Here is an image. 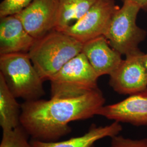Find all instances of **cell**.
I'll return each instance as SVG.
<instances>
[{
    "mask_svg": "<svg viewBox=\"0 0 147 147\" xmlns=\"http://www.w3.org/2000/svg\"><path fill=\"white\" fill-rule=\"evenodd\" d=\"M83 44L64 32L53 30L36 39L28 54L42 80L50 81L82 52Z\"/></svg>",
    "mask_w": 147,
    "mask_h": 147,
    "instance_id": "2",
    "label": "cell"
},
{
    "mask_svg": "<svg viewBox=\"0 0 147 147\" xmlns=\"http://www.w3.org/2000/svg\"><path fill=\"white\" fill-rule=\"evenodd\" d=\"M26 131L21 125L9 131H2L0 147H32Z\"/></svg>",
    "mask_w": 147,
    "mask_h": 147,
    "instance_id": "15",
    "label": "cell"
},
{
    "mask_svg": "<svg viewBox=\"0 0 147 147\" xmlns=\"http://www.w3.org/2000/svg\"><path fill=\"white\" fill-rule=\"evenodd\" d=\"M98 0H59L55 30L63 31L76 23Z\"/></svg>",
    "mask_w": 147,
    "mask_h": 147,
    "instance_id": "14",
    "label": "cell"
},
{
    "mask_svg": "<svg viewBox=\"0 0 147 147\" xmlns=\"http://www.w3.org/2000/svg\"><path fill=\"white\" fill-rule=\"evenodd\" d=\"M140 7L131 2H124L113 16L104 36L110 45L125 56L140 51L138 46L147 33L136 24Z\"/></svg>",
    "mask_w": 147,
    "mask_h": 147,
    "instance_id": "5",
    "label": "cell"
},
{
    "mask_svg": "<svg viewBox=\"0 0 147 147\" xmlns=\"http://www.w3.org/2000/svg\"><path fill=\"white\" fill-rule=\"evenodd\" d=\"M92 147H95V146L94 145V146H92Z\"/></svg>",
    "mask_w": 147,
    "mask_h": 147,
    "instance_id": "20",
    "label": "cell"
},
{
    "mask_svg": "<svg viewBox=\"0 0 147 147\" xmlns=\"http://www.w3.org/2000/svg\"><path fill=\"white\" fill-rule=\"evenodd\" d=\"M105 102L99 88L77 97L26 101L21 104L20 124L33 140L57 141L71 131L70 123L96 116Z\"/></svg>",
    "mask_w": 147,
    "mask_h": 147,
    "instance_id": "1",
    "label": "cell"
},
{
    "mask_svg": "<svg viewBox=\"0 0 147 147\" xmlns=\"http://www.w3.org/2000/svg\"><path fill=\"white\" fill-rule=\"evenodd\" d=\"M16 99L0 74V126L2 131L11 130L21 125V105Z\"/></svg>",
    "mask_w": 147,
    "mask_h": 147,
    "instance_id": "13",
    "label": "cell"
},
{
    "mask_svg": "<svg viewBox=\"0 0 147 147\" xmlns=\"http://www.w3.org/2000/svg\"><path fill=\"white\" fill-rule=\"evenodd\" d=\"M109 147H147V138L133 140L118 135L111 138Z\"/></svg>",
    "mask_w": 147,
    "mask_h": 147,
    "instance_id": "17",
    "label": "cell"
},
{
    "mask_svg": "<svg viewBox=\"0 0 147 147\" xmlns=\"http://www.w3.org/2000/svg\"><path fill=\"white\" fill-rule=\"evenodd\" d=\"M0 18V55L28 53L36 39L27 32L17 14Z\"/></svg>",
    "mask_w": 147,
    "mask_h": 147,
    "instance_id": "10",
    "label": "cell"
},
{
    "mask_svg": "<svg viewBox=\"0 0 147 147\" xmlns=\"http://www.w3.org/2000/svg\"><path fill=\"white\" fill-rule=\"evenodd\" d=\"M123 2H131L138 5L141 9L147 11V0H121Z\"/></svg>",
    "mask_w": 147,
    "mask_h": 147,
    "instance_id": "18",
    "label": "cell"
},
{
    "mask_svg": "<svg viewBox=\"0 0 147 147\" xmlns=\"http://www.w3.org/2000/svg\"><path fill=\"white\" fill-rule=\"evenodd\" d=\"M59 0H33L17 15L27 32L38 39L55 29Z\"/></svg>",
    "mask_w": 147,
    "mask_h": 147,
    "instance_id": "8",
    "label": "cell"
},
{
    "mask_svg": "<svg viewBox=\"0 0 147 147\" xmlns=\"http://www.w3.org/2000/svg\"><path fill=\"white\" fill-rule=\"evenodd\" d=\"M99 76L82 53L66 63L50 80L51 98L80 96L98 89Z\"/></svg>",
    "mask_w": 147,
    "mask_h": 147,
    "instance_id": "4",
    "label": "cell"
},
{
    "mask_svg": "<svg viewBox=\"0 0 147 147\" xmlns=\"http://www.w3.org/2000/svg\"><path fill=\"white\" fill-rule=\"evenodd\" d=\"M0 74L16 98L32 101L45 95L44 81L27 53L1 55Z\"/></svg>",
    "mask_w": 147,
    "mask_h": 147,
    "instance_id": "3",
    "label": "cell"
},
{
    "mask_svg": "<svg viewBox=\"0 0 147 147\" xmlns=\"http://www.w3.org/2000/svg\"><path fill=\"white\" fill-rule=\"evenodd\" d=\"M143 61H144V64L147 72V53H144L143 55Z\"/></svg>",
    "mask_w": 147,
    "mask_h": 147,
    "instance_id": "19",
    "label": "cell"
},
{
    "mask_svg": "<svg viewBox=\"0 0 147 147\" xmlns=\"http://www.w3.org/2000/svg\"><path fill=\"white\" fill-rule=\"evenodd\" d=\"M140 50L126 56L119 67L110 75L109 84L121 95L140 94L147 91V72Z\"/></svg>",
    "mask_w": 147,
    "mask_h": 147,
    "instance_id": "7",
    "label": "cell"
},
{
    "mask_svg": "<svg viewBox=\"0 0 147 147\" xmlns=\"http://www.w3.org/2000/svg\"><path fill=\"white\" fill-rule=\"evenodd\" d=\"M33 0H3L0 4V18L17 14Z\"/></svg>",
    "mask_w": 147,
    "mask_h": 147,
    "instance_id": "16",
    "label": "cell"
},
{
    "mask_svg": "<svg viewBox=\"0 0 147 147\" xmlns=\"http://www.w3.org/2000/svg\"><path fill=\"white\" fill-rule=\"evenodd\" d=\"M81 53L99 77L110 75L123 61L121 53L111 47L104 36L84 42Z\"/></svg>",
    "mask_w": 147,
    "mask_h": 147,
    "instance_id": "11",
    "label": "cell"
},
{
    "mask_svg": "<svg viewBox=\"0 0 147 147\" xmlns=\"http://www.w3.org/2000/svg\"><path fill=\"white\" fill-rule=\"evenodd\" d=\"M97 115L134 126H147V91L130 95L115 104L104 105Z\"/></svg>",
    "mask_w": 147,
    "mask_h": 147,
    "instance_id": "9",
    "label": "cell"
},
{
    "mask_svg": "<svg viewBox=\"0 0 147 147\" xmlns=\"http://www.w3.org/2000/svg\"><path fill=\"white\" fill-rule=\"evenodd\" d=\"M119 8L114 0H98L79 21L63 32L82 43L104 36Z\"/></svg>",
    "mask_w": 147,
    "mask_h": 147,
    "instance_id": "6",
    "label": "cell"
},
{
    "mask_svg": "<svg viewBox=\"0 0 147 147\" xmlns=\"http://www.w3.org/2000/svg\"><path fill=\"white\" fill-rule=\"evenodd\" d=\"M123 129L121 123L113 121L110 125L96 126L92 124L88 131L80 136L72 137L62 141L45 142L32 139V147H92L98 141L106 137H113Z\"/></svg>",
    "mask_w": 147,
    "mask_h": 147,
    "instance_id": "12",
    "label": "cell"
}]
</instances>
